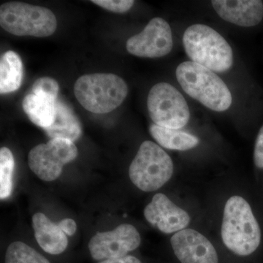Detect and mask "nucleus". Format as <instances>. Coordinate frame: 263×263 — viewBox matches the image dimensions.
I'll use <instances>...</instances> for the list:
<instances>
[{
	"mask_svg": "<svg viewBox=\"0 0 263 263\" xmlns=\"http://www.w3.org/2000/svg\"><path fill=\"white\" fill-rule=\"evenodd\" d=\"M223 243L233 253L248 256L261 241V230L250 205L240 196L229 198L224 205L221 229Z\"/></svg>",
	"mask_w": 263,
	"mask_h": 263,
	"instance_id": "f257e3e1",
	"label": "nucleus"
},
{
	"mask_svg": "<svg viewBox=\"0 0 263 263\" xmlns=\"http://www.w3.org/2000/svg\"><path fill=\"white\" fill-rule=\"evenodd\" d=\"M176 78L183 91L214 111H226L233 98L229 88L214 71L194 62H184L176 69Z\"/></svg>",
	"mask_w": 263,
	"mask_h": 263,
	"instance_id": "f03ea898",
	"label": "nucleus"
},
{
	"mask_svg": "<svg viewBox=\"0 0 263 263\" xmlns=\"http://www.w3.org/2000/svg\"><path fill=\"white\" fill-rule=\"evenodd\" d=\"M183 45L192 61L214 72H226L233 65L229 43L219 32L204 24H194L184 32Z\"/></svg>",
	"mask_w": 263,
	"mask_h": 263,
	"instance_id": "7ed1b4c3",
	"label": "nucleus"
},
{
	"mask_svg": "<svg viewBox=\"0 0 263 263\" xmlns=\"http://www.w3.org/2000/svg\"><path fill=\"white\" fill-rule=\"evenodd\" d=\"M74 94L79 103L93 114L110 113L127 98L128 86L122 78L113 73L87 74L74 85Z\"/></svg>",
	"mask_w": 263,
	"mask_h": 263,
	"instance_id": "20e7f679",
	"label": "nucleus"
},
{
	"mask_svg": "<svg viewBox=\"0 0 263 263\" xmlns=\"http://www.w3.org/2000/svg\"><path fill=\"white\" fill-rule=\"evenodd\" d=\"M0 25L13 35L46 37L55 32L57 21L47 8L9 2L0 7Z\"/></svg>",
	"mask_w": 263,
	"mask_h": 263,
	"instance_id": "39448f33",
	"label": "nucleus"
},
{
	"mask_svg": "<svg viewBox=\"0 0 263 263\" xmlns=\"http://www.w3.org/2000/svg\"><path fill=\"white\" fill-rule=\"evenodd\" d=\"M174 163L171 157L154 142H143L129 166L132 182L143 192L162 187L172 177Z\"/></svg>",
	"mask_w": 263,
	"mask_h": 263,
	"instance_id": "423d86ee",
	"label": "nucleus"
},
{
	"mask_svg": "<svg viewBox=\"0 0 263 263\" xmlns=\"http://www.w3.org/2000/svg\"><path fill=\"white\" fill-rule=\"evenodd\" d=\"M147 106L151 119L160 127L179 129L190 121L186 100L179 90L167 83H159L151 89Z\"/></svg>",
	"mask_w": 263,
	"mask_h": 263,
	"instance_id": "0eeeda50",
	"label": "nucleus"
},
{
	"mask_svg": "<svg viewBox=\"0 0 263 263\" xmlns=\"http://www.w3.org/2000/svg\"><path fill=\"white\" fill-rule=\"evenodd\" d=\"M78 148L74 142L63 138H52L48 143L34 146L29 152L28 164L40 179L45 181L56 180L64 165L75 160Z\"/></svg>",
	"mask_w": 263,
	"mask_h": 263,
	"instance_id": "6e6552de",
	"label": "nucleus"
},
{
	"mask_svg": "<svg viewBox=\"0 0 263 263\" xmlns=\"http://www.w3.org/2000/svg\"><path fill=\"white\" fill-rule=\"evenodd\" d=\"M174 46L172 30L162 18L152 19L144 29L127 40V51L142 58H160L168 54Z\"/></svg>",
	"mask_w": 263,
	"mask_h": 263,
	"instance_id": "1a4fd4ad",
	"label": "nucleus"
},
{
	"mask_svg": "<svg viewBox=\"0 0 263 263\" xmlns=\"http://www.w3.org/2000/svg\"><path fill=\"white\" fill-rule=\"evenodd\" d=\"M141 241L134 226L122 224L111 231L97 233L90 240L89 252L97 260L119 258L138 248Z\"/></svg>",
	"mask_w": 263,
	"mask_h": 263,
	"instance_id": "9d476101",
	"label": "nucleus"
},
{
	"mask_svg": "<svg viewBox=\"0 0 263 263\" xmlns=\"http://www.w3.org/2000/svg\"><path fill=\"white\" fill-rule=\"evenodd\" d=\"M144 216L152 226L165 234L186 229L190 222L188 213L162 193L156 194L153 197L145 208Z\"/></svg>",
	"mask_w": 263,
	"mask_h": 263,
	"instance_id": "9b49d317",
	"label": "nucleus"
},
{
	"mask_svg": "<svg viewBox=\"0 0 263 263\" xmlns=\"http://www.w3.org/2000/svg\"><path fill=\"white\" fill-rule=\"evenodd\" d=\"M175 254L181 263H218V254L212 243L193 229L177 232L171 239Z\"/></svg>",
	"mask_w": 263,
	"mask_h": 263,
	"instance_id": "f8f14e48",
	"label": "nucleus"
},
{
	"mask_svg": "<svg viewBox=\"0 0 263 263\" xmlns=\"http://www.w3.org/2000/svg\"><path fill=\"white\" fill-rule=\"evenodd\" d=\"M212 4L223 20L240 27H254L262 20L263 3L259 0H214Z\"/></svg>",
	"mask_w": 263,
	"mask_h": 263,
	"instance_id": "ddd939ff",
	"label": "nucleus"
},
{
	"mask_svg": "<svg viewBox=\"0 0 263 263\" xmlns=\"http://www.w3.org/2000/svg\"><path fill=\"white\" fill-rule=\"evenodd\" d=\"M34 237L41 247L48 254H60L67 249L68 240L58 224L42 214L37 213L32 217Z\"/></svg>",
	"mask_w": 263,
	"mask_h": 263,
	"instance_id": "4468645a",
	"label": "nucleus"
},
{
	"mask_svg": "<svg viewBox=\"0 0 263 263\" xmlns=\"http://www.w3.org/2000/svg\"><path fill=\"white\" fill-rule=\"evenodd\" d=\"M49 138H63L74 142L80 138L82 129L79 119L70 107L60 100L56 101V117L49 127L45 129Z\"/></svg>",
	"mask_w": 263,
	"mask_h": 263,
	"instance_id": "2eb2a0df",
	"label": "nucleus"
},
{
	"mask_svg": "<svg viewBox=\"0 0 263 263\" xmlns=\"http://www.w3.org/2000/svg\"><path fill=\"white\" fill-rule=\"evenodd\" d=\"M22 107L31 122L43 129L49 127L56 117V101L34 94L27 95Z\"/></svg>",
	"mask_w": 263,
	"mask_h": 263,
	"instance_id": "dca6fc26",
	"label": "nucleus"
},
{
	"mask_svg": "<svg viewBox=\"0 0 263 263\" xmlns=\"http://www.w3.org/2000/svg\"><path fill=\"white\" fill-rule=\"evenodd\" d=\"M23 64L15 52H5L0 60V93L13 92L20 88L23 79Z\"/></svg>",
	"mask_w": 263,
	"mask_h": 263,
	"instance_id": "f3484780",
	"label": "nucleus"
},
{
	"mask_svg": "<svg viewBox=\"0 0 263 263\" xmlns=\"http://www.w3.org/2000/svg\"><path fill=\"white\" fill-rule=\"evenodd\" d=\"M150 134L160 146L167 149L186 151L196 147L199 143L197 137L180 131L160 127L155 124L149 127Z\"/></svg>",
	"mask_w": 263,
	"mask_h": 263,
	"instance_id": "a211bd4d",
	"label": "nucleus"
},
{
	"mask_svg": "<svg viewBox=\"0 0 263 263\" xmlns=\"http://www.w3.org/2000/svg\"><path fill=\"white\" fill-rule=\"evenodd\" d=\"M15 160L9 148L0 149V198L5 200L10 196L13 190V175Z\"/></svg>",
	"mask_w": 263,
	"mask_h": 263,
	"instance_id": "6ab92c4d",
	"label": "nucleus"
},
{
	"mask_svg": "<svg viewBox=\"0 0 263 263\" xmlns=\"http://www.w3.org/2000/svg\"><path fill=\"white\" fill-rule=\"evenodd\" d=\"M5 263H50L42 254L23 242H13L5 254Z\"/></svg>",
	"mask_w": 263,
	"mask_h": 263,
	"instance_id": "aec40b11",
	"label": "nucleus"
},
{
	"mask_svg": "<svg viewBox=\"0 0 263 263\" xmlns=\"http://www.w3.org/2000/svg\"><path fill=\"white\" fill-rule=\"evenodd\" d=\"M59 90L60 86L58 82L49 77H43L37 79L33 84L32 88V94L53 101H57Z\"/></svg>",
	"mask_w": 263,
	"mask_h": 263,
	"instance_id": "412c9836",
	"label": "nucleus"
},
{
	"mask_svg": "<svg viewBox=\"0 0 263 263\" xmlns=\"http://www.w3.org/2000/svg\"><path fill=\"white\" fill-rule=\"evenodd\" d=\"M91 3L109 11L123 13L131 9L132 7L134 5L135 1L133 0H92Z\"/></svg>",
	"mask_w": 263,
	"mask_h": 263,
	"instance_id": "4be33fe9",
	"label": "nucleus"
},
{
	"mask_svg": "<svg viewBox=\"0 0 263 263\" xmlns=\"http://www.w3.org/2000/svg\"><path fill=\"white\" fill-rule=\"evenodd\" d=\"M254 164L258 168L263 169V126L259 129L254 152Z\"/></svg>",
	"mask_w": 263,
	"mask_h": 263,
	"instance_id": "5701e85b",
	"label": "nucleus"
},
{
	"mask_svg": "<svg viewBox=\"0 0 263 263\" xmlns=\"http://www.w3.org/2000/svg\"><path fill=\"white\" fill-rule=\"evenodd\" d=\"M59 226L66 235L72 236L77 230V224L72 219H64L58 223Z\"/></svg>",
	"mask_w": 263,
	"mask_h": 263,
	"instance_id": "b1692460",
	"label": "nucleus"
},
{
	"mask_svg": "<svg viewBox=\"0 0 263 263\" xmlns=\"http://www.w3.org/2000/svg\"><path fill=\"white\" fill-rule=\"evenodd\" d=\"M99 263H141V262L133 256H125L119 258L105 259Z\"/></svg>",
	"mask_w": 263,
	"mask_h": 263,
	"instance_id": "393cba45",
	"label": "nucleus"
}]
</instances>
